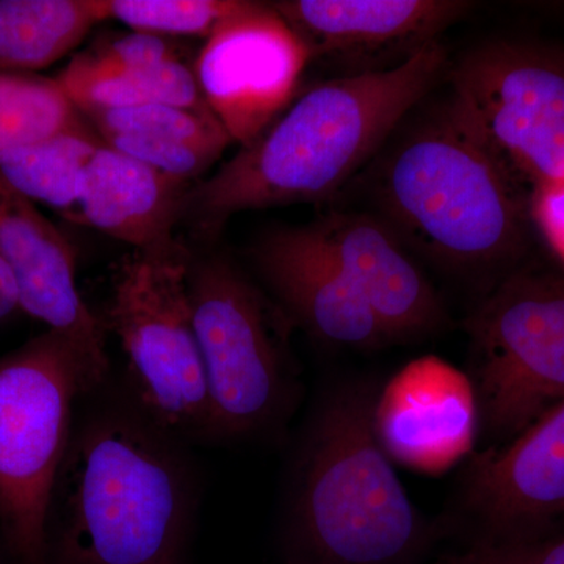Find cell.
I'll list each match as a JSON object with an SVG mask.
<instances>
[{
  "instance_id": "cell-2",
  "label": "cell",
  "mask_w": 564,
  "mask_h": 564,
  "mask_svg": "<svg viewBox=\"0 0 564 564\" xmlns=\"http://www.w3.org/2000/svg\"><path fill=\"white\" fill-rule=\"evenodd\" d=\"M445 65L434 41L395 68L334 77L296 95L258 139L185 192L180 221L212 237L240 212L332 198L383 150Z\"/></svg>"
},
{
  "instance_id": "cell-3",
  "label": "cell",
  "mask_w": 564,
  "mask_h": 564,
  "mask_svg": "<svg viewBox=\"0 0 564 564\" xmlns=\"http://www.w3.org/2000/svg\"><path fill=\"white\" fill-rule=\"evenodd\" d=\"M378 392L366 381L334 384L307 415L282 510L289 564H404L425 543L375 430Z\"/></svg>"
},
{
  "instance_id": "cell-20",
  "label": "cell",
  "mask_w": 564,
  "mask_h": 564,
  "mask_svg": "<svg viewBox=\"0 0 564 564\" xmlns=\"http://www.w3.org/2000/svg\"><path fill=\"white\" fill-rule=\"evenodd\" d=\"M55 82L79 111L139 106L210 111L204 101L195 70L181 61L162 63L152 68L102 73L88 68L74 57Z\"/></svg>"
},
{
  "instance_id": "cell-14",
  "label": "cell",
  "mask_w": 564,
  "mask_h": 564,
  "mask_svg": "<svg viewBox=\"0 0 564 564\" xmlns=\"http://www.w3.org/2000/svg\"><path fill=\"white\" fill-rule=\"evenodd\" d=\"M375 430L392 462L425 474L451 469L477 443L469 377L436 356L415 359L380 388Z\"/></svg>"
},
{
  "instance_id": "cell-17",
  "label": "cell",
  "mask_w": 564,
  "mask_h": 564,
  "mask_svg": "<svg viewBox=\"0 0 564 564\" xmlns=\"http://www.w3.org/2000/svg\"><path fill=\"white\" fill-rule=\"evenodd\" d=\"M192 185L102 143L85 174L74 223L128 243L132 250L174 247V225Z\"/></svg>"
},
{
  "instance_id": "cell-10",
  "label": "cell",
  "mask_w": 564,
  "mask_h": 564,
  "mask_svg": "<svg viewBox=\"0 0 564 564\" xmlns=\"http://www.w3.org/2000/svg\"><path fill=\"white\" fill-rule=\"evenodd\" d=\"M310 62L272 3L252 2L206 40L193 70L212 115L245 148L291 106Z\"/></svg>"
},
{
  "instance_id": "cell-28",
  "label": "cell",
  "mask_w": 564,
  "mask_h": 564,
  "mask_svg": "<svg viewBox=\"0 0 564 564\" xmlns=\"http://www.w3.org/2000/svg\"><path fill=\"white\" fill-rule=\"evenodd\" d=\"M0 564H2V556H0Z\"/></svg>"
},
{
  "instance_id": "cell-13",
  "label": "cell",
  "mask_w": 564,
  "mask_h": 564,
  "mask_svg": "<svg viewBox=\"0 0 564 564\" xmlns=\"http://www.w3.org/2000/svg\"><path fill=\"white\" fill-rule=\"evenodd\" d=\"M0 259L17 282L21 311L73 340L95 373L110 380L106 328L82 299L73 247L35 203L2 180Z\"/></svg>"
},
{
  "instance_id": "cell-18",
  "label": "cell",
  "mask_w": 564,
  "mask_h": 564,
  "mask_svg": "<svg viewBox=\"0 0 564 564\" xmlns=\"http://www.w3.org/2000/svg\"><path fill=\"white\" fill-rule=\"evenodd\" d=\"M107 20L106 0H0V73L47 68Z\"/></svg>"
},
{
  "instance_id": "cell-11",
  "label": "cell",
  "mask_w": 564,
  "mask_h": 564,
  "mask_svg": "<svg viewBox=\"0 0 564 564\" xmlns=\"http://www.w3.org/2000/svg\"><path fill=\"white\" fill-rule=\"evenodd\" d=\"M455 513L477 541L532 540L564 519V402L467 466Z\"/></svg>"
},
{
  "instance_id": "cell-12",
  "label": "cell",
  "mask_w": 564,
  "mask_h": 564,
  "mask_svg": "<svg viewBox=\"0 0 564 564\" xmlns=\"http://www.w3.org/2000/svg\"><path fill=\"white\" fill-rule=\"evenodd\" d=\"M310 51L356 74L402 65L470 10L462 0H282L272 3Z\"/></svg>"
},
{
  "instance_id": "cell-4",
  "label": "cell",
  "mask_w": 564,
  "mask_h": 564,
  "mask_svg": "<svg viewBox=\"0 0 564 564\" xmlns=\"http://www.w3.org/2000/svg\"><path fill=\"white\" fill-rule=\"evenodd\" d=\"M377 170L380 218L402 242L452 269H518L530 198L448 104L397 139Z\"/></svg>"
},
{
  "instance_id": "cell-23",
  "label": "cell",
  "mask_w": 564,
  "mask_h": 564,
  "mask_svg": "<svg viewBox=\"0 0 564 564\" xmlns=\"http://www.w3.org/2000/svg\"><path fill=\"white\" fill-rule=\"evenodd\" d=\"M109 20L133 32L210 39L252 6L248 0H106Z\"/></svg>"
},
{
  "instance_id": "cell-27",
  "label": "cell",
  "mask_w": 564,
  "mask_h": 564,
  "mask_svg": "<svg viewBox=\"0 0 564 564\" xmlns=\"http://www.w3.org/2000/svg\"><path fill=\"white\" fill-rule=\"evenodd\" d=\"M18 311H21V306L17 282H14L9 267L0 259V323L13 317Z\"/></svg>"
},
{
  "instance_id": "cell-1",
  "label": "cell",
  "mask_w": 564,
  "mask_h": 564,
  "mask_svg": "<svg viewBox=\"0 0 564 564\" xmlns=\"http://www.w3.org/2000/svg\"><path fill=\"white\" fill-rule=\"evenodd\" d=\"M107 388L77 403L47 513L50 564H182L196 511L187 443Z\"/></svg>"
},
{
  "instance_id": "cell-16",
  "label": "cell",
  "mask_w": 564,
  "mask_h": 564,
  "mask_svg": "<svg viewBox=\"0 0 564 564\" xmlns=\"http://www.w3.org/2000/svg\"><path fill=\"white\" fill-rule=\"evenodd\" d=\"M311 226L380 318L391 343L441 328L445 322L443 300L404 250L402 239L380 217L332 212Z\"/></svg>"
},
{
  "instance_id": "cell-5",
  "label": "cell",
  "mask_w": 564,
  "mask_h": 564,
  "mask_svg": "<svg viewBox=\"0 0 564 564\" xmlns=\"http://www.w3.org/2000/svg\"><path fill=\"white\" fill-rule=\"evenodd\" d=\"M104 383L51 329L0 358V536L13 564H50L47 513L77 403Z\"/></svg>"
},
{
  "instance_id": "cell-9",
  "label": "cell",
  "mask_w": 564,
  "mask_h": 564,
  "mask_svg": "<svg viewBox=\"0 0 564 564\" xmlns=\"http://www.w3.org/2000/svg\"><path fill=\"white\" fill-rule=\"evenodd\" d=\"M451 109L532 199L564 182V54L489 43L452 70Z\"/></svg>"
},
{
  "instance_id": "cell-24",
  "label": "cell",
  "mask_w": 564,
  "mask_h": 564,
  "mask_svg": "<svg viewBox=\"0 0 564 564\" xmlns=\"http://www.w3.org/2000/svg\"><path fill=\"white\" fill-rule=\"evenodd\" d=\"M76 57L88 68L102 73L152 68L162 63L180 61L169 40L141 32L128 33Z\"/></svg>"
},
{
  "instance_id": "cell-15",
  "label": "cell",
  "mask_w": 564,
  "mask_h": 564,
  "mask_svg": "<svg viewBox=\"0 0 564 564\" xmlns=\"http://www.w3.org/2000/svg\"><path fill=\"white\" fill-rule=\"evenodd\" d=\"M251 256L282 310L317 339L361 350L392 344L313 226L267 234L252 247Z\"/></svg>"
},
{
  "instance_id": "cell-26",
  "label": "cell",
  "mask_w": 564,
  "mask_h": 564,
  "mask_svg": "<svg viewBox=\"0 0 564 564\" xmlns=\"http://www.w3.org/2000/svg\"><path fill=\"white\" fill-rule=\"evenodd\" d=\"M530 218L564 263V182L538 188L530 199Z\"/></svg>"
},
{
  "instance_id": "cell-6",
  "label": "cell",
  "mask_w": 564,
  "mask_h": 564,
  "mask_svg": "<svg viewBox=\"0 0 564 564\" xmlns=\"http://www.w3.org/2000/svg\"><path fill=\"white\" fill-rule=\"evenodd\" d=\"M191 262L180 243L131 250L115 272L101 321L126 356V392L184 443L212 441L209 392L188 291Z\"/></svg>"
},
{
  "instance_id": "cell-21",
  "label": "cell",
  "mask_w": 564,
  "mask_h": 564,
  "mask_svg": "<svg viewBox=\"0 0 564 564\" xmlns=\"http://www.w3.org/2000/svg\"><path fill=\"white\" fill-rule=\"evenodd\" d=\"M57 82L0 73V154L84 124Z\"/></svg>"
},
{
  "instance_id": "cell-22",
  "label": "cell",
  "mask_w": 564,
  "mask_h": 564,
  "mask_svg": "<svg viewBox=\"0 0 564 564\" xmlns=\"http://www.w3.org/2000/svg\"><path fill=\"white\" fill-rule=\"evenodd\" d=\"M98 133H131L158 143L193 144L225 152L232 143L210 111L172 106H139L128 109L79 111Z\"/></svg>"
},
{
  "instance_id": "cell-7",
  "label": "cell",
  "mask_w": 564,
  "mask_h": 564,
  "mask_svg": "<svg viewBox=\"0 0 564 564\" xmlns=\"http://www.w3.org/2000/svg\"><path fill=\"white\" fill-rule=\"evenodd\" d=\"M478 434L507 444L564 402V274L518 267L464 323Z\"/></svg>"
},
{
  "instance_id": "cell-8",
  "label": "cell",
  "mask_w": 564,
  "mask_h": 564,
  "mask_svg": "<svg viewBox=\"0 0 564 564\" xmlns=\"http://www.w3.org/2000/svg\"><path fill=\"white\" fill-rule=\"evenodd\" d=\"M188 291L209 392L212 441L269 432L284 417L293 391L269 303L223 256L192 259Z\"/></svg>"
},
{
  "instance_id": "cell-25",
  "label": "cell",
  "mask_w": 564,
  "mask_h": 564,
  "mask_svg": "<svg viewBox=\"0 0 564 564\" xmlns=\"http://www.w3.org/2000/svg\"><path fill=\"white\" fill-rule=\"evenodd\" d=\"M437 564H564V534L532 540L475 541Z\"/></svg>"
},
{
  "instance_id": "cell-19",
  "label": "cell",
  "mask_w": 564,
  "mask_h": 564,
  "mask_svg": "<svg viewBox=\"0 0 564 564\" xmlns=\"http://www.w3.org/2000/svg\"><path fill=\"white\" fill-rule=\"evenodd\" d=\"M101 144L95 129L84 122L2 152L0 180L29 202L46 204L74 223L85 174Z\"/></svg>"
}]
</instances>
